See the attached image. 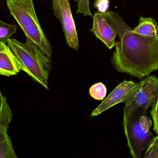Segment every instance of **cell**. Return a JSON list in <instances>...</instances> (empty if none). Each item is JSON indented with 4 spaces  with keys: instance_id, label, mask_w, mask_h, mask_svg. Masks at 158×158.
I'll list each match as a JSON object with an SVG mask.
<instances>
[{
    "instance_id": "cell-10",
    "label": "cell",
    "mask_w": 158,
    "mask_h": 158,
    "mask_svg": "<svg viewBox=\"0 0 158 158\" xmlns=\"http://www.w3.org/2000/svg\"><path fill=\"white\" fill-rule=\"evenodd\" d=\"M23 31L26 36L27 39L31 40L44 54L51 57L52 48L40 24L27 27Z\"/></svg>"
},
{
    "instance_id": "cell-5",
    "label": "cell",
    "mask_w": 158,
    "mask_h": 158,
    "mask_svg": "<svg viewBox=\"0 0 158 158\" xmlns=\"http://www.w3.org/2000/svg\"><path fill=\"white\" fill-rule=\"evenodd\" d=\"M52 8L55 17L61 24L67 45L73 49L78 50V36L69 0H52Z\"/></svg>"
},
{
    "instance_id": "cell-11",
    "label": "cell",
    "mask_w": 158,
    "mask_h": 158,
    "mask_svg": "<svg viewBox=\"0 0 158 158\" xmlns=\"http://www.w3.org/2000/svg\"><path fill=\"white\" fill-rule=\"evenodd\" d=\"M133 30L135 33L143 36H156L158 34V23L153 18L140 16L139 23Z\"/></svg>"
},
{
    "instance_id": "cell-2",
    "label": "cell",
    "mask_w": 158,
    "mask_h": 158,
    "mask_svg": "<svg viewBox=\"0 0 158 158\" xmlns=\"http://www.w3.org/2000/svg\"><path fill=\"white\" fill-rule=\"evenodd\" d=\"M123 125L130 154L134 158H141L142 152L154 137L150 130L152 121L147 110L139 106H125Z\"/></svg>"
},
{
    "instance_id": "cell-3",
    "label": "cell",
    "mask_w": 158,
    "mask_h": 158,
    "mask_svg": "<svg viewBox=\"0 0 158 158\" xmlns=\"http://www.w3.org/2000/svg\"><path fill=\"white\" fill-rule=\"evenodd\" d=\"M7 44L24 67V72L49 89V76L52 69L51 57L44 54L29 40L22 42L11 38Z\"/></svg>"
},
{
    "instance_id": "cell-7",
    "label": "cell",
    "mask_w": 158,
    "mask_h": 158,
    "mask_svg": "<svg viewBox=\"0 0 158 158\" xmlns=\"http://www.w3.org/2000/svg\"><path fill=\"white\" fill-rule=\"evenodd\" d=\"M93 26L90 30L97 38L101 40L109 49L114 47L117 33L114 27L107 20L104 14L95 13Z\"/></svg>"
},
{
    "instance_id": "cell-17",
    "label": "cell",
    "mask_w": 158,
    "mask_h": 158,
    "mask_svg": "<svg viewBox=\"0 0 158 158\" xmlns=\"http://www.w3.org/2000/svg\"><path fill=\"white\" fill-rule=\"evenodd\" d=\"M74 1L77 3V13L82 14L85 16L93 17L89 8V0H74Z\"/></svg>"
},
{
    "instance_id": "cell-19",
    "label": "cell",
    "mask_w": 158,
    "mask_h": 158,
    "mask_svg": "<svg viewBox=\"0 0 158 158\" xmlns=\"http://www.w3.org/2000/svg\"><path fill=\"white\" fill-rule=\"evenodd\" d=\"M94 7L97 9L98 12L105 13L108 11L110 7L109 0H95L94 2Z\"/></svg>"
},
{
    "instance_id": "cell-9",
    "label": "cell",
    "mask_w": 158,
    "mask_h": 158,
    "mask_svg": "<svg viewBox=\"0 0 158 158\" xmlns=\"http://www.w3.org/2000/svg\"><path fill=\"white\" fill-rule=\"evenodd\" d=\"M24 70V67L9 45L0 42V74L10 77Z\"/></svg>"
},
{
    "instance_id": "cell-6",
    "label": "cell",
    "mask_w": 158,
    "mask_h": 158,
    "mask_svg": "<svg viewBox=\"0 0 158 158\" xmlns=\"http://www.w3.org/2000/svg\"><path fill=\"white\" fill-rule=\"evenodd\" d=\"M6 4L22 30L40 24L33 0H7Z\"/></svg>"
},
{
    "instance_id": "cell-4",
    "label": "cell",
    "mask_w": 158,
    "mask_h": 158,
    "mask_svg": "<svg viewBox=\"0 0 158 158\" xmlns=\"http://www.w3.org/2000/svg\"><path fill=\"white\" fill-rule=\"evenodd\" d=\"M158 98V77L149 75L136 83L123 103L126 106H139L148 110L156 103Z\"/></svg>"
},
{
    "instance_id": "cell-15",
    "label": "cell",
    "mask_w": 158,
    "mask_h": 158,
    "mask_svg": "<svg viewBox=\"0 0 158 158\" xmlns=\"http://www.w3.org/2000/svg\"><path fill=\"white\" fill-rule=\"evenodd\" d=\"M89 94L91 97L97 100H102L106 97L107 88L102 83L94 84L89 89Z\"/></svg>"
},
{
    "instance_id": "cell-13",
    "label": "cell",
    "mask_w": 158,
    "mask_h": 158,
    "mask_svg": "<svg viewBox=\"0 0 158 158\" xmlns=\"http://www.w3.org/2000/svg\"><path fill=\"white\" fill-rule=\"evenodd\" d=\"M1 109H0V128L8 130L11 123L13 114L5 97L0 93Z\"/></svg>"
},
{
    "instance_id": "cell-16",
    "label": "cell",
    "mask_w": 158,
    "mask_h": 158,
    "mask_svg": "<svg viewBox=\"0 0 158 158\" xmlns=\"http://www.w3.org/2000/svg\"><path fill=\"white\" fill-rule=\"evenodd\" d=\"M144 158H158V136L154 137L144 153Z\"/></svg>"
},
{
    "instance_id": "cell-8",
    "label": "cell",
    "mask_w": 158,
    "mask_h": 158,
    "mask_svg": "<svg viewBox=\"0 0 158 158\" xmlns=\"http://www.w3.org/2000/svg\"><path fill=\"white\" fill-rule=\"evenodd\" d=\"M136 83L132 81L124 80L120 83L91 113L90 116H97L111 107L118 103H122L133 88Z\"/></svg>"
},
{
    "instance_id": "cell-18",
    "label": "cell",
    "mask_w": 158,
    "mask_h": 158,
    "mask_svg": "<svg viewBox=\"0 0 158 158\" xmlns=\"http://www.w3.org/2000/svg\"><path fill=\"white\" fill-rule=\"evenodd\" d=\"M150 111L151 115L153 120V130L158 136V98L156 103L152 106Z\"/></svg>"
},
{
    "instance_id": "cell-12",
    "label": "cell",
    "mask_w": 158,
    "mask_h": 158,
    "mask_svg": "<svg viewBox=\"0 0 158 158\" xmlns=\"http://www.w3.org/2000/svg\"><path fill=\"white\" fill-rule=\"evenodd\" d=\"M8 130L0 128V158H17Z\"/></svg>"
},
{
    "instance_id": "cell-14",
    "label": "cell",
    "mask_w": 158,
    "mask_h": 158,
    "mask_svg": "<svg viewBox=\"0 0 158 158\" xmlns=\"http://www.w3.org/2000/svg\"><path fill=\"white\" fill-rule=\"evenodd\" d=\"M17 26L0 21V42L8 43V40L16 33Z\"/></svg>"
},
{
    "instance_id": "cell-1",
    "label": "cell",
    "mask_w": 158,
    "mask_h": 158,
    "mask_svg": "<svg viewBox=\"0 0 158 158\" xmlns=\"http://www.w3.org/2000/svg\"><path fill=\"white\" fill-rule=\"evenodd\" d=\"M103 14L119 39L115 41L111 59L115 70L139 79L158 70V34L154 37L140 35L135 33L118 13L107 11Z\"/></svg>"
}]
</instances>
